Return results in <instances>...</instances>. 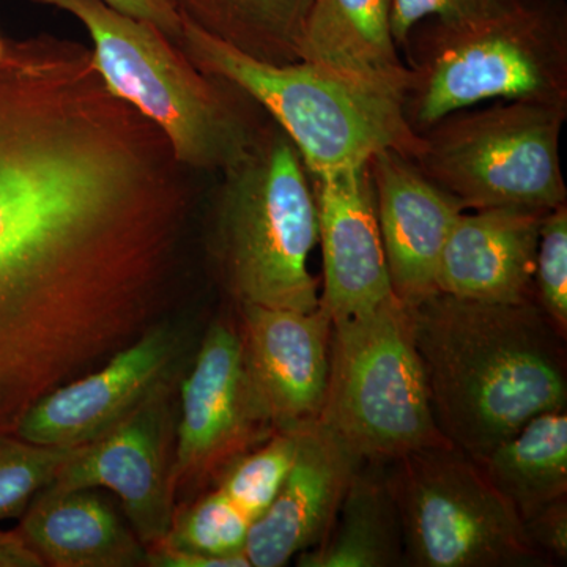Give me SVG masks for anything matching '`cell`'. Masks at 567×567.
I'll return each mask as SVG.
<instances>
[{
  "instance_id": "6da1fadb",
  "label": "cell",
  "mask_w": 567,
  "mask_h": 567,
  "mask_svg": "<svg viewBox=\"0 0 567 567\" xmlns=\"http://www.w3.org/2000/svg\"><path fill=\"white\" fill-rule=\"evenodd\" d=\"M0 58V402L11 421L140 330L164 248L147 134L92 52L40 35Z\"/></svg>"
},
{
  "instance_id": "7a4b0ae2",
  "label": "cell",
  "mask_w": 567,
  "mask_h": 567,
  "mask_svg": "<svg viewBox=\"0 0 567 567\" xmlns=\"http://www.w3.org/2000/svg\"><path fill=\"white\" fill-rule=\"evenodd\" d=\"M440 432L481 458L532 417L566 409L565 336L536 301L434 292L406 306Z\"/></svg>"
},
{
  "instance_id": "3957f363",
  "label": "cell",
  "mask_w": 567,
  "mask_h": 567,
  "mask_svg": "<svg viewBox=\"0 0 567 567\" xmlns=\"http://www.w3.org/2000/svg\"><path fill=\"white\" fill-rule=\"evenodd\" d=\"M406 122L416 133L484 102L567 110L565 0H502L494 9L417 22L404 48Z\"/></svg>"
},
{
  "instance_id": "277c9868",
  "label": "cell",
  "mask_w": 567,
  "mask_h": 567,
  "mask_svg": "<svg viewBox=\"0 0 567 567\" xmlns=\"http://www.w3.org/2000/svg\"><path fill=\"white\" fill-rule=\"evenodd\" d=\"M308 167L274 121L221 171L210 219L213 264L237 305L315 311L309 256L319 240Z\"/></svg>"
},
{
  "instance_id": "5b68a950",
  "label": "cell",
  "mask_w": 567,
  "mask_h": 567,
  "mask_svg": "<svg viewBox=\"0 0 567 567\" xmlns=\"http://www.w3.org/2000/svg\"><path fill=\"white\" fill-rule=\"evenodd\" d=\"M178 48L203 73L262 106L316 177L363 166L395 151L413 158L421 136L406 122L404 99L308 62L270 65L246 58L182 20Z\"/></svg>"
},
{
  "instance_id": "8992f818",
  "label": "cell",
  "mask_w": 567,
  "mask_h": 567,
  "mask_svg": "<svg viewBox=\"0 0 567 567\" xmlns=\"http://www.w3.org/2000/svg\"><path fill=\"white\" fill-rule=\"evenodd\" d=\"M73 14L112 95L155 123L186 169L223 171L259 130L227 82L208 76L158 28L102 0H35Z\"/></svg>"
},
{
  "instance_id": "52a82bcc",
  "label": "cell",
  "mask_w": 567,
  "mask_h": 567,
  "mask_svg": "<svg viewBox=\"0 0 567 567\" xmlns=\"http://www.w3.org/2000/svg\"><path fill=\"white\" fill-rule=\"evenodd\" d=\"M319 423L369 464L451 445L436 425L409 315L395 295L333 322Z\"/></svg>"
},
{
  "instance_id": "ba28073f",
  "label": "cell",
  "mask_w": 567,
  "mask_h": 567,
  "mask_svg": "<svg viewBox=\"0 0 567 567\" xmlns=\"http://www.w3.org/2000/svg\"><path fill=\"white\" fill-rule=\"evenodd\" d=\"M566 107L498 100L447 114L420 133L413 163L464 210L566 204L559 159Z\"/></svg>"
},
{
  "instance_id": "9c48e42d",
  "label": "cell",
  "mask_w": 567,
  "mask_h": 567,
  "mask_svg": "<svg viewBox=\"0 0 567 567\" xmlns=\"http://www.w3.org/2000/svg\"><path fill=\"white\" fill-rule=\"evenodd\" d=\"M391 464L388 480L410 565H543L546 557L529 543L516 507L468 454L453 445L435 446Z\"/></svg>"
},
{
  "instance_id": "30bf717a",
  "label": "cell",
  "mask_w": 567,
  "mask_h": 567,
  "mask_svg": "<svg viewBox=\"0 0 567 567\" xmlns=\"http://www.w3.org/2000/svg\"><path fill=\"white\" fill-rule=\"evenodd\" d=\"M254 393L238 324L208 327L182 374L175 429V488L215 481L235 457L275 434Z\"/></svg>"
},
{
  "instance_id": "8fae6325",
  "label": "cell",
  "mask_w": 567,
  "mask_h": 567,
  "mask_svg": "<svg viewBox=\"0 0 567 567\" xmlns=\"http://www.w3.org/2000/svg\"><path fill=\"white\" fill-rule=\"evenodd\" d=\"M182 374L156 388L102 436L76 447L50 484L106 488L145 547L166 537L177 509L174 457Z\"/></svg>"
},
{
  "instance_id": "7c38bea8",
  "label": "cell",
  "mask_w": 567,
  "mask_h": 567,
  "mask_svg": "<svg viewBox=\"0 0 567 567\" xmlns=\"http://www.w3.org/2000/svg\"><path fill=\"white\" fill-rule=\"evenodd\" d=\"M185 346L181 323L156 320L100 368L33 402L14 423V434L39 445H87L185 371Z\"/></svg>"
},
{
  "instance_id": "4fadbf2b",
  "label": "cell",
  "mask_w": 567,
  "mask_h": 567,
  "mask_svg": "<svg viewBox=\"0 0 567 567\" xmlns=\"http://www.w3.org/2000/svg\"><path fill=\"white\" fill-rule=\"evenodd\" d=\"M249 380L275 431L319 421L330 377L333 319L315 311L238 305Z\"/></svg>"
},
{
  "instance_id": "5bb4252c",
  "label": "cell",
  "mask_w": 567,
  "mask_h": 567,
  "mask_svg": "<svg viewBox=\"0 0 567 567\" xmlns=\"http://www.w3.org/2000/svg\"><path fill=\"white\" fill-rule=\"evenodd\" d=\"M368 173L391 287L402 303H416L439 292L440 257L464 207L402 153L377 152Z\"/></svg>"
},
{
  "instance_id": "9a60e30c",
  "label": "cell",
  "mask_w": 567,
  "mask_h": 567,
  "mask_svg": "<svg viewBox=\"0 0 567 567\" xmlns=\"http://www.w3.org/2000/svg\"><path fill=\"white\" fill-rule=\"evenodd\" d=\"M316 178L317 229L323 254L320 305L338 322L372 311L394 292L368 163Z\"/></svg>"
},
{
  "instance_id": "2e32d148",
  "label": "cell",
  "mask_w": 567,
  "mask_h": 567,
  "mask_svg": "<svg viewBox=\"0 0 567 567\" xmlns=\"http://www.w3.org/2000/svg\"><path fill=\"white\" fill-rule=\"evenodd\" d=\"M317 421L301 429L300 446L274 503L249 529L251 567H282L319 546L333 527L350 481L363 465Z\"/></svg>"
},
{
  "instance_id": "e0dca14e",
  "label": "cell",
  "mask_w": 567,
  "mask_h": 567,
  "mask_svg": "<svg viewBox=\"0 0 567 567\" xmlns=\"http://www.w3.org/2000/svg\"><path fill=\"white\" fill-rule=\"evenodd\" d=\"M546 215L511 207L462 212L440 257L436 290L483 303L536 301V254Z\"/></svg>"
},
{
  "instance_id": "ac0fdd59",
  "label": "cell",
  "mask_w": 567,
  "mask_h": 567,
  "mask_svg": "<svg viewBox=\"0 0 567 567\" xmlns=\"http://www.w3.org/2000/svg\"><path fill=\"white\" fill-rule=\"evenodd\" d=\"M18 533L51 567H145L147 547L96 487L47 486L20 517Z\"/></svg>"
},
{
  "instance_id": "d6986e66",
  "label": "cell",
  "mask_w": 567,
  "mask_h": 567,
  "mask_svg": "<svg viewBox=\"0 0 567 567\" xmlns=\"http://www.w3.org/2000/svg\"><path fill=\"white\" fill-rule=\"evenodd\" d=\"M301 61L404 99L410 70L391 32V0H315Z\"/></svg>"
},
{
  "instance_id": "ffe728a7",
  "label": "cell",
  "mask_w": 567,
  "mask_h": 567,
  "mask_svg": "<svg viewBox=\"0 0 567 567\" xmlns=\"http://www.w3.org/2000/svg\"><path fill=\"white\" fill-rule=\"evenodd\" d=\"M402 561L404 535L390 480L363 465L354 472L323 543L297 557L300 567H391Z\"/></svg>"
},
{
  "instance_id": "44dd1931",
  "label": "cell",
  "mask_w": 567,
  "mask_h": 567,
  "mask_svg": "<svg viewBox=\"0 0 567 567\" xmlns=\"http://www.w3.org/2000/svg\"><path fill=\"white\" fill-rule=\"evenodd\" d=\"M315 0H169L182 20L254 61L301 62Z\"/></svg>"
},
{
  "instance_id": "7402d4cb",
  "label": "cell",
  "mask_w": 567,
  "mask_h": 567,
  "mask_svg": "<svg viewBox=\"0 0 567 567\" xmlns=\"http://www.w3.org/2000/svg\"><path fill=\"white\" fill-rule=\"evenodd\" d=\"M491 483L527 520L540 507L567 494V413L550 410L475 458Z\"/></svg>"
},
{
  "instance_id": "603a6c76",
  "label": "cell",
  "mask_w": 567,
  "mask_h": 567,
  "mask_svg": "<svg viewBox=\"0 0 567 567\" xmlns=\"http://www.w3.org/2000/svg\"><path fill=\"white\" fill-rule=\"evenodd\" d=\"M300 436L301 429L276 431L265 442L230 461L215 477V487L229 496L252 524L274 503L289 475Z\"/></svg>"
},
{
  "instance_id": "cb8c5ba5",
  "label": "cell",
  "mask_w": 567,
  "mask_h": 567,
  "mask_svg": "<svg viewBox=\"0 0 567 567\" xmlns=\"http://www.w3.org/2000/svg\"><path fill=\"white\" fill-rule=\"evenodd\" d=\"M251 525V518L229 496L213 487L175 509L169 532L158 544L207 557H244Z\"/></svg>"
},
{
  "instance_id": "d4e9b609",
  "label": "cell",
  "mask_w": 567,
  "mask_h": 567,
  "mask_svg": "<svg viewBox=\"0 0 567 567\" xmlns=\"http://www.w3.org/2000/svg\"><path fill=\"white\" fill-rule=\"evenodd\" d=\"M76 447L39 445L0 429V520L20 518Z\"/></svg>"
},
{
  "instance_id": "484cf974",
  "label": "cell",
  "mask_w": 567,
  "mask_h": 567,
  "mask_svg": "<svg viewBox=\"0 0 567 567\" xmlns=\"http://www.w3.org/2000/svg\"><path fill=\"white\" fill-rule=\"evenodd\" d=\"M536 301L555 328L567 331V207L551 208L540 226L536 254Z\"/></svg>"
},
{
  "instance_id": "4316f807",
  "label": "cell",
  "mask_w": 567,
  "mask_h": 567,
  "mask_svg": "<svg viewBox=\"0 0 567 567\" xmlns=\"http://www.w3.org/2000/svg\"><path fill=\"white\" fill-rule=\"evenodd\" d=\"M502 0H391V32L399 51L417 22L427 18L458 20L494 9Z\"/></svg>"
},
{
  "instance_id": "83f0119b",
  "label": "cell",
  "mask_w": 567,
  "mask_h": 567,
  "mask_svg": "<svg viewBox=\"0 0 567 567\" xmlns=\"http://www.w3.org/2000/svg\"><path fill=\"white\" fill-rule=\"evenodd\" d=\"M529 543L540 551L566 561L567 559V499L566 496L540 507L524 520Z\"/></svg>"
},
{
  "instance_id": "f1b7e54d",
  "label": "cell",
  "mask_w": 567,
  "mask_h": 567,
  "mask_svg": "<svg viewBox=\"0 0 567 567\" xmlns=\"http://www.w3.org/2000/svg\"><path fill=\"white\" fill-rule=\"evenodd\" d=\"M102 2L136 20L151 22L177 47L181 43L182 18L171 6L169 0H102Z\"/></svg>"
},
{
  "instance_id": "f546056e",
  "label": "cell",
  "mask_w": 567,
  "mask_h": 567,
  "mask_svg": "<svg viewBox=\"0 0 567 567\" xmlns=\"http://www.w3.org/2000/svg\"><path fill=\"white\" fill-rule=\"evenodd\" d=\"M251 567L248 558H215L155 544L147 547L145 567Z\"/></svg>"
},
{
  "instance_id": "4dcf8cb0",
  "label": "cell",
  "mask_w": 567,
  "mask_h": 567,
  "mask_svg": "<svg viewBox=\"0 0 567 567\" xmlns=\"http://www.w3.org/2000/svg\"><path fill=\"white\" fill-rule=\"evenodd\" d=\"M0 567H44L18 529L0 528Z\"/></svg>"
},
{
  "instance_id": "1f68e13d",
  "label": "cell",
  "mask_w": 567,
  "mask_h": 567,
  "mask_svg": "<svg viewBox=\"0 0 567 567\" xmlns=\"http://www.w3.org/2000/svg\"><path fill=\"white\" fill-rule=\"evenodd\" d=\"M0 429H6V431H13V425H11V421L9 415H7L6 409L0 404Z\"/></svg>"
},
{
  "instance_id": "d6a6232c",
  "label": "cell",
  "mask_w": 567,
  "mask_h": 567,
  "mask_svg": "<svg viewBox=\"0 0 567 567\" xmlns=\"http://www.w3.org/2000/svg\"><path fill=\"white\" fill-rule=\"evenodd\" d=\"M3 51H6V43H2V41H0V58H2Z\"/></svg>"
}]
</instances>
